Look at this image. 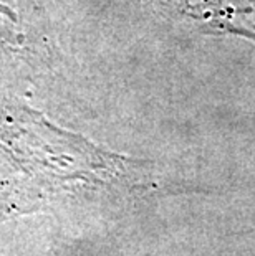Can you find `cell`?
Returning <instances> with one entry per match:
<instances>
[{"label":"cell","mask_w":255,"mask_h":256,"mask_svg":"<svg viewBox=\"0 0 255 256\" xmlns=\"http://www.w3.org/2000/svg\"><path fill=\"white\" fill-rule=\"evenodd\" d=\"M186 14L212 34L255 40V0H187Z\"/></svg>","instance_id":"1"}]
</instances>
